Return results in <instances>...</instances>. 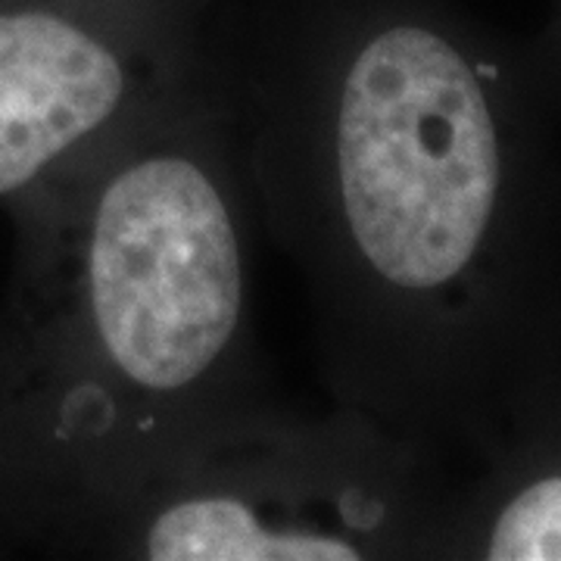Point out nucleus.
Masks as SVG:
<instances>
[{"instance_id":"obj_5","label":"nucleus","mask_w":561,"mask_h":561,"mask_svg":"<svg viewBox=\"0 0 561 561\" xmlns=\"http://www.w3.org/2000/svg\"><path fill=\"white\" fill-rule=\"evenodd\" d=\"M490 561H561V474H540L502 500L486 524Z\"/></svg>"},{"instance_id":"obj_1","label":"nucleus","mask_w":561,"mask_h":561,"mask_svg":"<svg viewBox=\"0 0 561 561\" xmlns=\"http://www.w3.org/2000/svg\"><path fill=\"white\" fill-rule=\"evenodd\" d=\"M213 76L331 405L415 449L508 201L505 66L393 0H312L213 35Z\"/></svg>"},{"instance_id":"obj_2","label":"nucleus","mask_w":561,"mask_h":561,"mask_svg":"<svg viewBox=\"0 0 561 561\" xmlns=\"http://www.w3.org/2000/svg\"><path fill=\"white\" fill-rule=\"evenodd\" d=\"M0 515L50 549L260 409L250 194L209 69L13 203Z\"/></svg>"},{"instance_id":"obj_4","label":"nucleus","mask_w":561,"mask_h":561,"mask_svg":"<svg viewBox=\"0 0 561 561\" xmlns=\"http://www.w3.org/2000/svg\"><path fill=\"white\" fill-rule=\"evenodd\" d=\"M209 57L191 0H0V201L191 88Z\"/></svg>"},{"instance_id":"obj_3","label":"nucleus","mask_w":561,"mask_h":561,"mask_svg":"<svg viewBox=\"0 0 561 561\" xmlns=\"http://www.w3.org/2000/svg\"><path fill=\"white\" fill-rule=\"evenodd\" d=\"M415 449L331 405L275 402L187 446L113 505L79 556L362 561L415 546Z\"/></svg>"}]
</instances>
